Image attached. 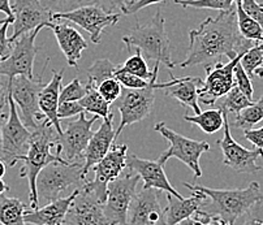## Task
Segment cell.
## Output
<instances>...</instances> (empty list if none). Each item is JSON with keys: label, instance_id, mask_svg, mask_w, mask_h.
<instances>
[{"label": "cell", "instance_id": "ac0fdd59", "mask_svg": "<svg viewBox=\"0 0 263 225\" xmlns=\"http://www.w3.org/2000/svg\"><path fill=\"white\" fill-rule=\"evenodd\" d=\"M63 225H111L103 211V203L94 192L82 186L73 199Z\"/></svg>", "mask_w": 263, "mask_h": 225}, {"label": "cell", "instance_id": "6f0895ef", "mask_svg": "<svg viewBox=\"0 0 263 225\" xmlns=\"http://www.w3.org/2000/svg\"><path fill=\"white\" fill-rule=\"evenodd\" d=\"M255 76H258L259 78H263V59H262V64H260V67L255 70Z\"/></svg>", "mask_w": 263, "mask_h": 225}, {"label": "cell", "instance_id": "4316f807", "mask_svg": "<svg viewBox=\"0 0 263 225\" xmlns=\"http://www.w3.org/2000/svg\"><path fill=\"white\" fill-rule=\"evenodd\" d=\"M30 209L18 198L0 195V224L28 225L25 221L26 211Z\"/></svg>", "mask_w": 263, "mask_h": 225}, {"label": "cell", "instance_id": "d6986e66", "mask_svg": "<svg viewBox=\"0 0 263 225\" xmlns=\"http://www.w3.org/2000/svg\"><path fill=\"white\" fill-rule=\"evenodd\" d=\"M158 197L157 189H142L137 193L129 207L126 225H167Z\"/></svg>", "mask_w": 263, "mask_h": 225}, {"label": "cell", "instance_id": "d4e9b609", "mask_svg": "<svg viewBox=\"0 0 263 225\" xmlns=\"http://www.w3.org/2000/svg\"><path fill=\"white\" fill-rule=\"evenodd\" d=\"M63 76H64V69H62L60 72L52 70V77H51L50 82L45 85V87H43L40 94L41 114H42L43 119L48 120L52 124L58 136L63 134L62 122H60L59 116H58Z\"/></svg>", "mask_w": 263, "mask_h": 225}, {"label": "cell", "instance_id": "603a6c76", "mask_svg": "<svg viewBox=\"0 0 263 225\" xmlns=\"http://www.w3.org/2000/svg\"><path fill=\"white\" fill-rule=\"evenodd\" d=\"M46 28L52 29L60 50L64 53L69 67H77L84 50L87 48V42L80 31L68 23H47Z\"/></svg>", "mask_w": 263, "mask_h": 225}, {"label": "cell", "instance_id": "277c9868", "mask_svg": "<svg viewBox=\"0 0 263 225\" xmlns=\"http://www.w3.org/2000/svg\"><path fill=\"white\" fill-rule=\"evenodd\" d=\"M165 20L159 11L146 24H138L126 35L123 36V45L128 51L138 50L148 60L174 68L171 59V43L164 28Z\"/></svg>", "mask_w": 263, "mask_h": 225}, {"label": "cell", "instance_id": "8d00e7d4", "mask_svg": "<svg viewBox=\"0 0 263 225\" xmlns=\"http://www.w3.org/2000/svg\"><path fill=\"white\" fill-rule=\"evenodd\" d=\"M174 2L182 7H192L197 9H218L221 12L232 8L236 0H174Z\"/></svg>", "mask_w": 263, "mask_h": 225}, {"label": "cell", "instance_id": "f6af8a7d", "mask_svg": "<svg viewBox=\"0 0 263 225\" xmlns=\"http://www.w3.org/2000/svg\"><path fill=\"white\" fill-rule=\"evenodd\" d=\"M165 0H132V2H128L125 4V7L123 8L121 13L123 14H132V13H137L141 9L146 8L148 6H153V4L163 3Z\"/></svg>", "mask_w": 263, "mask_h": 225}, {"label": "cell", "instance_id": "83f0119b", "mask_svg": "<svg viewBox=\"0 0 263 225\" xmlns=\"http://www.w3.org/2000/svg\"><path fill=\"white\" fill-rule=\"evenodd\" d=\"M184 120L191 124L198 126L202 132L206 134H214L223 129L224 126V112L221 108L209 109V111L201 112L198 115H185Z\"/></svg>", "mask_w": 263, "mask_h": 225}, {"label": "cell", "instance_id": "5bb4252c", "mask_svg": "<svg viewBox=\"0 0 263 225\" xmlns=\"http://www.w3.org/2000/svg\"><path fill=\"white\" fill-rule=\"evenodd\" d=\"M128 146L126 145H114L111 150L106 154L99 163H97L94 171V178L85 181L84 186L94 192L104 204L107 199V188L108 183L120 177L123 171L126 168V156H128Z\"/></svg>", "mask_w": 263, "mask_h": 225}, {"label": "cell", "instance_id": "db71d44e", "mask_svg": "<svg viewBox=\"0 0 263 225\" xmlns=\"http://www.w3.org/2000/svg\"><path fill=\"white\" fill-rule=\"evenodd\" d=\"M7 119H8V111L0 112V146H2V132H3V125Z\"/></svg>", "mask_w": 263, "mask_h": 225}, {"label": "cell", "instance_id": "f907efd6", "mask_svg": "<svg viewBox=\"0 0 263 225\" xmlns=\"http://www.w3.org/2000/svg\"><path fill=\"white\" fill-rule=\"evenodd\" d=\"M0 12L6 14L7 17H13V11H12L11 0H0Z\"/></svg>", "mask_w": 263, "mask_h": 225}, {"label": "cell", "instance_id": "30bf717a", "mask_svg": "<svg viewBox=\"0 0 263 225\" xmlns=\"http://www.w3.org/2000/svg\"><path fill=\"white\" fill-rule=\"evenodd\" d=\"M98 116L86 119V112L79 115V119L65 124L62 136H56V154H59L67 163H85V151L92 136V124Z\"/></svg>", "mask_w": 263, "mask_h": 225}, {"label": "cell", "instance_id": "52a82bcc", "mask_svg": "<svg viewBox=\"0 0 263 225\" xmlns=\"http://www.w3.org/2000/svg\"><path fill=\"white\" fill-rule=\"evenodd\" d=\"M160 63H154V77L150 80L148 86L145 89H126L123 87L121 95L115 102L116 108L120 112V125L116 129L115 136L118 138L126 125L145 120L152 112L155 100L157 78L159 73Z\"/></svg>", "mask_w": 263, "mask_h": 225}, {"label": "cell", "instance_id": "d6a6232c", "mask_svg": "<svg viewBox=\"0 0 263 225\" xmlns=\"http://www.w3.org/2000/svg\"><path fill=\"white\" fill-rule=\"evenodd\" d=\"M118 69L121 70V72L135 74L146 81H150L154 77V69H153V72L148 69L147 63H146V60L143 59L142 52L138 50H136L135 55H132L130 58L124 63V65H119Z\"/></svg>", "mask_w": 263, "mask_h": 225}, {"label": "cell", "instance_id": "f35d334b", "mask_svg": "<svg viewBox=\"0 0 263 225\" xmlns=\"http://www.w3.org/2000/svg\"><path fill=\"white\" fill-rule=\"evenodd\" d=\"M97 90H98V92L103 97V99L106 100V102L112 104L115 103L116 100L120 98L123 87H121V84L116 80V78H108V80L103 81V82L97 87Z\"/></svg>", "mask_w": 263, "mask_h": 225}, {"label": "cell", "instance_id": "836d02e7", "mask_svg": "<svg viewBox=\"0 0 263 225\" xmlns=\"http://www.w3.org/2000/svg\"><path fill=\"white\" fill-rule=\"evenodd\" d=\"M253 103H254V102L250 100L237 86H233L232 90L226 95L224 100L221 102L220 108L223 109L224 112H227V114L238 115L242 109L252 106Z\"/></svg>", "mask_w": 263, "mask_h": 225}, {"label": "cell", "instance_id": "cb8c5ba5", "mask_svg": "<svg viewBox=\"0 0 263 225\" xmlns=\"http://www.w3.org/2000/svg\"><path fill=\"white\" fill-rule=\"evenodd\" d=\"M80 189L70 193L68 197L59 198L47 203L43 207L33 210L29 209L25 214L26 224L31 225H63L73 199L79 194Z\"/></svg>", "mask_w": 263, "mask_h": 225}, {"label": "cell", "instance_id": "816d5d0a", "mask_svg": "<svg viewBox=\"0 0 263 225\" xmlns=\"http://www.w3.org/2000/svg\"><path fill=\"white\" fill-rule=\"evenodd\" d=\"M176 225H204V224L201 221V220L198 219V217H196V216H194V215H193V216L186 217V219L181 220V221L177 222Z\"/></svg>", "mask_w": 263, "mask_h": 225}, {"label": "cell", "instance_id": "11a10c76", "mask_svg": "<svg viewBox=\"0 0 263 225\" xmlns=\"http://www.w3.org/2000/svg\"><path fill=\"white\" fill-rule=\"evenodd\" d=\"M7 192H9L8 183H7L3 178H0V195L6 194Z\"/></svg>", "mask_w": 263, "mask_h": 225}, {"label": "cell", "instance_id": "ee69618b", "mask_svg": "<svg viewBox=\"0 0 263 225\" xmlns=\"http://www.w3.org/2000/svg\"><path fill=\"white\" fill-rule=\"evenodd\" d=\"M82 112H85V109L79 102H63L58 108V116L59 119H68V117L77 116Z\"/></svg>", "mask_w": 263, "mask_h": 225}, {"label": "cell", "instance_id": "7dc6e473", "mask_svg": "<svg viewBox=\"0 0 263 225\" xmlns=\"http://www.w3.org/2000/svg\"><path fill=\"white\" fill-rule=\"evenodd\" d=\"M243 138L249 141L258 150H263V126L257 129H247L243 130Z\"/></svg>", "mask_w": 263, "mask_h": 225}, {"label": "cell", "instance_id": "7c38bea8", "mask_svg": "<svg viewBox=\"0 0 263 225\" xmlns=\"http://www.w3.org/2000/svg\"><path fill=\"white\" fill-rule=\"evenodd\" d=\"M43 28L45 26H40L29 33L23 34L14 41L8 58L0 61V77L4 76L8 80L16 76L34 78V61L40 50L35 46V38Z\"/></svg>", "mask_w": 263, "mask_h": 225}, {"label": "cell", "instance_id": "d590c367", "mask_svg": "<svg viewBox=\"0 0 263 225\" xmlns=\"http://www.w3.org/2000/svg\"><path fill=\"white\" fill-rule=\"evenodd\" d=\"M41 2L52 14L65 13V12L74 11L80 7L97 4V0H41Z\"/></svg>", "mask_w": 263, "mask_h": 225}, {"label": "cell", "instance_id": "c3c4849f", "mask_svg": "<svg viewBox=\"0 0 263 225\" xmlns=\"http://www.w3.org/2000/svg\"><path fill=\"white\" fill-rule=\"evenodd\" d=\"M126 0H97V6L103 8L108 13H121Z\"/></svg>", "mask_w": 263, "mask_h": 225}, {"label": "cell", "instance_id": "4fadbf2b", "mask_svg": "<svg viewBox=\"0 0 263 225\" xmlns=\"http://www.w3.org/2000/svg\"><path fill=\"white\" fill-rule=\"evenodd\" d=\"M121 14L123 13H108L97 4H90V6L80 7L74 11L65 12V13L52 14V20L76 24L89 33L90 41L92 43L98 45L101 42V36L104 29L116 25Z\"/></svg>", "mask_w": 263, "mask_h": 225}, {"label": "cell", "instance_id": "2e32d148", "mask_svg": "<svg viewBox=\"0 0 263 225\" xmlns=\"http://www.w3.org/2000/svg\"><path fill=\"white\" fill-rule=\"evenodd\" d=\"M223 129V138L218 141V145L220 147L221 153H223L224 165L232 168L233 171L238 173H249V175H252V173L259 172L262 167L257 164V159L263 158V150H258V148L249 150V148H245L233 139L232 134H231L227 112H224Z\"/></svg>", "mask_w": 263, "mask_h": 225}, {"label": "cell", "instance_id": "4dcf8cb0", "mask_svg": "<svg viewBox=\"0 0 263 225\" xmlns=\"http://www.w3.org/2000/svg\"><path fill=\"white\" fill-rule=\"evenodd\" d=\"M119 65H115L108 59H98L92 63L91 67L87 69V84L98 87L103 81L108 78H115V73Z\"/></svg>", "mask_w": 263, "mask_h": 225}, {"label": "cell", "instance_id": "8992f818", "mask_svg": "<svg viewBox=\"0 0 263 225\" xmlns=\"http://www.w3.org/2000/svg\"><path fill=\"white\" fill-rule=\"evenodd\" d=\"M50 58L46 59L45 67L38 78H28L25 76H16L7 81L9 94L13 98L14 103L21 111V120L26 128L31 132L38 128L36 120H43L40 109V94L45 87L42 76L45 73Z\"/></svg>", "mask_w": 263, "mask_h": 225}, {"label": "cell", "instance_id": "681fc988", "mask_svg": "<svg viewBox=\"0 0 263 225\" xmlns=\"http://www.w3.org/2000/svg\"><path fill=\"white\" fill-rule=\"evenodd\" d=\"M6 108H8V87L0 81V112L6 111Z\"/></svg>", "mask_w": 263, "mask_h": 225}, {"label": "cell", "instance_id": "ba28073f", "mask_svg": "<svg viewBox=\"0 0 263 225\" xmlns=\"http://www.w3.org/2000/svg\"><path fill=\"white\" fill-rule=\"evenodd\" d=\"M154 130L162 134L170 142V147L163 151L162 155L158 159L160 164L164 165L171 158H176L180 161H182L193 172L194 177H201L202 170L201 165H199V159L204 153H208L210 150V145L208 142L194 141V139L186 138V137L181 136V134L168 128L164 122L155 124Z\"/></svg>", "mask_w": 263, "mask_h": 225}, {"label": "cell", "instance_id": "7402d4cb", "mask_svg": "<svg viewBox=\"0 0 263 225\" xmlns=\"http://www.w3.org/2000/svg\"><path fill=\"white\" fill-rule=\"evenodd\" d=\"M203 81L199 77L175 78L171 73V81L158 84L157 89L164 90V94L174 98L181 106L191 108L196 115L201 114V107L198 104V87L202 86Z\"/></svg>", "mask_w": 263, "mask_h": 225}, {"label": "cell", "instance_id": "7a4b0ae2", "mask_svg": "<svg viewBox=\"0 0 263 225\" xmlns=\"http://www.w3.org/2000/svg\"><path fill=\"white\" fill-rule=\"evenodd\" d=\"M184 186L191 192H199L208 197V203L203 209L210 215H216L224 219L231 225H235L236 220L242 215H247L255 203L263 200V193L260 192L259 183L253 181L245 189L218 190L204 188L201 185L184 182Z\"/></svg>", "mask_w": 263, "mask_h": 225}, {"label": "cell", "instance_id": "e575fe53", "mask_svg": "<svg viewBox=\"0 0 263 225\" xmlns=\"http://www.w3.org/2000/svg\"><path fill=\"white\" fill-rule=\"evenodd\" d=\"M263 59V43L260 45L253 46L250 50H248L247 52L241 56L240 64L243 68V70L248 73L250 78H253L255 76V70L260 67Z\"/></svg>", "mask_w": 263, "mask_h": 225}, {"label": "cell", "instance_id": "74e56055", "mask_svg": "<svg viewBox=\"0 0 263 225\" xmlns=\"http://www.w3.org/2000/svg\"><path fill=\"white\" fill-rule=\"evenodd\" d=\"M85 94H86V85H82L79 78H74L70 84H68L67 86L62 89L59 102L60 103H63V102H79L80 99L85 97Z\"/></svg>", "mask_w": 263, "mask_h": 225}, {"label": "cell", "instance_id": "e0dca14e", "mask_svg": "<svg viewBox=\"0 0 263 225\" xmlns=\"http://www.w3.org/2000/svg\"><path fill=\"white\" fill-rule=\"evenodd\" d=\"M13 11V34L9 36L12 43L23 34L29 33L40 26L47 25L53 21L52 13L46 8L41 0H12Z\"/></svg>", "mask_w": 263, "mask_h": 225}, {"label": "cell", "instance_id": "7bdbcfd3", "mask_svg": "<svg viewBox=\"0 0 263 225\" xmlns=\"http://www.w3.org/2000/svg\"><path fill=\"white\" fill-rule=\"evenodd\" d=\"M13 18H8L7 23H4L3 25L0 26V59L8 58V55L12 51V46L13 43L9 41V38L7 36V31H8V26L11 24H13Z\"/></svg>", "mask_w": 263, "mask_h": 225}, {"label": "cell", "instance_id": "91938a15", "mask_svg": "<svg viewBox=\"0 0 263 225\" xmlns=\"http://www.w3.org/2000/svg\"><path fill=\"white\" fill-rule=\"evenodd\" d=\"M2 60H3V59H0V61H2Z\"/></svg>", "mask_w": 263, "mask_h": 225}, {"label": "cell", "instance_id": "5b68a950", "mask_svg": "<svg viewBox=\"0 0 263 225\" xmlns=\"http://www.w3.org/2000/svg\"><path fill=\"white\" fill-rule=\"evenodd\" d=\"M86 176L84 175V161L60 163L55 161L43 168L36 177L38 202L46 204L62 198L63 193L74 192L84 186Z\"/></svg>", "mask_w": 263, "mask_h": 225}, {"label": "cell", "instance_id": "ab89813d", "mask_svg": "<svg viewBox=\"0 0 263 225\" xmlns=\"http://www.w3.org/2000/svg\"><path fill=\"white\" fill-rule=\"evenodd\" d=\"M235 84L250 100H253L254 90H253L252 78L248 76V73L243 70L242 67H241L240 61H238L237 65L235 67Z\"/></svg>", "mask_w": 263, "mask_h": 225}, {"label": "cell", "instance_id": "f5cc1de1", "mask_svg": "<svg viewBox=\"0 0 263 225\" xmlns=\"http://www.w3.org/2000/svg\"><path fill=\"white\" fill-rule=\"evenodd\" d=\"M206 225H231L230 222H227L224 219H221L220 216H216V215H211L210 220Z\"/></svg>", "mask_w": 263, "mask_h": 225}, {"label": "cell", "instance_id": "680465c9", "mask_svg": "<svg viewBox=\"0 0 263 225\" xmlns=\"http://www.w3.org/2000/svg\"><path fill=\"white\" fill-rule=\"evenodd\" d=\"M8 18H12V17H6V18H3V20H0V26L3 25L4 23H7V21H8ZM14 20V18H13Z\"/></svg>", "mask_w": 263, "mask_h": 225}, {"label": "cell", "instance_id": "9a60e30c", "mask_svg": "<svg viewBox=\"0 0 263 225\" xmlns=\"http://www.w3.org/2000/svg\"><path fill=\"white\" fill-rule=\"evenodd\" d=\"M241 56L230 60V63H227V64L218 60L216 64L206 65L208 77L203 81L202 86L198 87L199 103L213 106L219 98L226 97L232 90V87L236 86L235 67L241 60Z\"/></svg>", "mask_w": 263, "mask_h": 225}, {"label": "cell", "instance_id": "f1b7e54d", "mask_svg": "<svg viewBox=\"0 0 263 225\" xmlns=\"http://www.w3.org/2000/svg\"><path fill=\"white\" fill-rule=\"evenodd\" d=\"M79 103L84 107L85 112L92 114L94 116H98L104 119L111 114V104L103 99L101 94L98 92L97 87L92 85L86 84V94L82 99L79 100Z\"/></svg>", "mask_w": 263, "mask_h": 225}, {"label": "cell", "instance_id": "60d3db41", "mask_svg": "<svg viewBox=\"0 0 263 225\" xmlns=\"http://www.w3.org/2000/svg\"><path fill=\"white\" fill-rule=\"evenodd\" d=\"M115 78L121 84V86L126 87V89H145L148 86L150 81L142 80L141 77H137L130 73L121 72V70H116Z\"/></svg>", "mask_w": 263, "mask_h": 225}, {"label": "cell", "instance_id": "484cf974", "mask_svg": "<svg viewBox=\"0 0 263 225\" xmlns=\"http://www.w3.org/2000/svg\"><path fill=\"white\" fill-rule=\"evenodd\" d=\"M192 193L193 195L189 198H177L167 193V207L164 209L165 224L176 225L181 220L193 216L208 203V197L204 194L199 192Z\"/></svg>", "mask_w": 263, "mask_h": 225}, {"label": "cell", "instance_id": "6da1fadb", "mask_svg": "<svg viewBox=\"0 0 263 225\" xmlns=\"http://www.w3.org/2000/svg\"><path fill=\"white\" fill-rule=\"evenodd\" d=\"M254 46L238 30L236 7L221 11L216 17H208L197 29L189 31V48L180 68L208 63L215 58L227 56L233 60Z\"/></svg>", "mask_w": 263, "mask_h": 225}, {"label": "cell", "instance_id": "3957f363", "mask_svg": "<svg viewBox=\"0 0 263 225\" xmlns=\"http://www.w3.org/2000/svg\"><path fill=\"white\" fill-rule=\"evenodd\" d=\"M56 136L58 133L52 124L48 120L43 119L42 124L38 125L35 130L31 132L28 153L20 156V160L24 161V165L20 171V177L28 178L29 199H30V209L33 210L38 209L40 206L38 194H36V177L41 171L55 161L67 163L59 154H55V155L51 154V148L55 147Z\"/></svg>", "mask_w": 263, "mask_h": 225}, {"label": "cell", "instance_id": "9f6ffc18", "mask_svg": "<svg viewBox=\"0 0 263 225\" xmlns=\"http://www.w3.org/2000/svg\"><path fill=\"white\" fill-rule=\"evenodd\" d=\"M6 172H7V164L2 160V159H0V178L4 177Z\"/></svg>", "mask_w": 263, "mask_h": 225}, {"label": "cell", "instance_id": "ffe728a7", "mask_svg": "<svg viewBox=\"0 0 263 225\" xmlns=\"http://www.w3.org/2000/svg\"><path fill=\"white\" fill-rule=\"evenodd\" d=\"M126 168L143 180V189H157L174 194L175 197L182 198V195L175 189L164 172V165L158 160L142 159L136 154L126 156Z\"/></svg>", "mask_w": 263, "mask_h": 225}, {"label": "cell", "instance_id": "f546056e", "mask_svg": "<svg viewBox=\"0 0 263 225\" xmlns=\"http://www.w3.org/2000/svg\"><path fill=\"white\" fill-rule=\"evenodd\" d=\"M235 7L236 14H237L238 30H240L241 35L243 38L249 39V41H253V42L263 43V30L259 24L243 11L242 6H241V0H236Z\"/></svg>", "mask_w": 263, "mask_h": 225}, {"label": "cell", "instance_id": "1f68e13d", "mask_svg": "<svg viewBox=\"0 0 263 225\" xmlns=\"http://www.w3.org/2000/svg\"><path fill=\"white\" fill-rule=\"evenodd\" d=\"M263 120V94L258 102H254L252 106L247 107L245 109L236 115L235 126L238 129H252L253 126L259 124Z\"/></svg>", "mask_w": 263, "mask_h": 225}, {"label": "cell", "instance_id": "bcb514c9", "mask_svg": "<svg viewBox=\"0 0 263 225\" xmlns=\"http://www.w3.org/2000/svg\"><path fill=\"white\" fill-rule=\"evenodd\" d=\"M242 225H263V200L255 203L247 214V220Z\"/></svg>", "mask_w": 263, "mask_h": 225}, {"label": "cell", "instance_id": "8fae6325", "mask_svg": "<svg viewBox=\"0 0 263 225\" xmlns=\"http://www.w3.org/2000/svg\"><path fill=\"white\" fill-rule=\"evenodd\" d=\"M141 177L133 172L120 176L108 183L103 211L111 225H126L128 211L136 197Z\"/></svg>", "mask_w": 263, "mask_h": 225}, {"label": "cell", "instance_id": "b9f144b4", "mask_svg": "<svg viewBox=\"0 0 263 225\" xmlns=\"http://www.w3.org/2000/svg\"><path fill=\"white\" fill-rule=\"evenodd\" d=\"M241 6L253 20H255L263 30V6L257 0H241Z\"/></svg>", "mask_w": 263, "mask_h": 225}, {"label": "cell", "instance_id": "9c48e42d", "mask_svg": "<svg viewBox=\"0 0 263 225\" xmlns=\"http://www.w3.org/2000/svg\"><path fill=\"white\" fill-rule=\"evenodd\" d=\"M30 137L31 130L26 128L21 120L17 112V104L8 91V119L4 122L2 132L0 159L8 167H14L17 161H20V156L28 153Z\"/></svg>", "mask_w": 263, "mask_h": 225}, {"label": "cell", "instance_id": "44dd1931", "mask_svg": "<svg viewBox=\"0 0 263 225\" xmlns=\"http://www.w3.org/2000/svg\"><path fill=\"white\" fill-rule=\"evenodd\" d=\"M115 129H114V114H109L104 117L102 125L97 132H94L89 141L86 151H85V163H84V175L87 176L89 171L91 170L97 163L106 156V154L111 150L114 146V141L116 139Z\"/></svg>", "mask_w": 263, "mask_h": 225}]
</instances>
